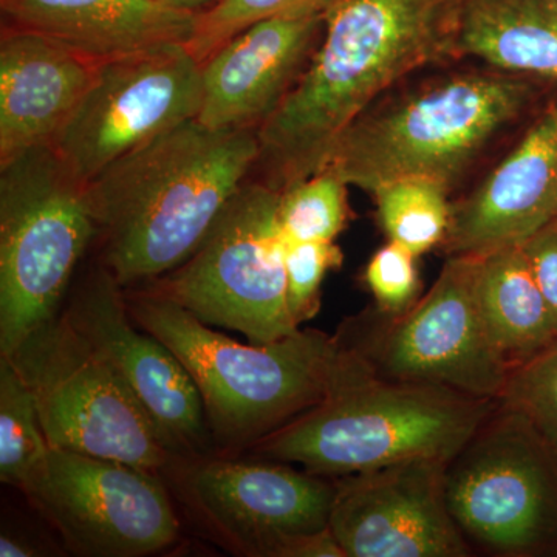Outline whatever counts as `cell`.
<instances>
[{
	"label": "cell",
	"mask_w": 557,
	"mask_h": 557,
	"mask_svg": "<svg viewBox=\"0 0 557 557\" xmlns=\"http://www.w3.org/2000/svg\"><path fill=\"white\" fill-rule=\"evenodd\" d=\"M461 0H330L306 69L258 129L256 182L282 193L325 170L347 127L431 62L456 57Z\"/></svg>",
	"instance_id": "6da1fadb"
},
{
	"label": "cell",
	"mask_w": 557,
	"mask_h": 557,
	"mask_svg": "<svg viewBox=\"0 0 557 557\" xmlns=\"http://www.w3.org/2000/svg\"><path fill=\"white\" fill-rule=\"evenodd\" d=\"M258 159V129H211L197 119L121 157L87 185L102 265L121 287L178 269Z\"/></svg>",
	"instance_id": "7a4b0ae2"
},
{
	"label": "cell",
	"mask_w": 557,
	"mask_h": 557,
	"mask_svg": "<svg viewBox=\"0 0 557 557\" xmlns=\"http://www.w3.org/2000/svg\"><path fill=\"white\" fill-rule=\"evenodd\" d=\"M135 324L171 348L199 388L212 440L256 445L332 394L354 361L338 336L302 330L240 344L149 288L126 298Z\"/></svg>",
	"instance_id": "3957f363"
},
{
	"label": "cell",
	"mask_w": 557,
	"mask_h": 557,
	"mask_svg": "<svg viewBox=\"0 0 557 557\" xmlns=\"http://www.w3.org/2000/svg\"><path fill=\"white\" fill-rule=\"evenodd\" d=\"M497 403L383 379L355 351L346 375L321 405L252 449L267 460L304 465L311 474L329 479L417 458L449 461Z\"/></svg>",
	"instance_id": "277c9868"
},
{
	"label": "cell",
	"mask_w": 557,
	"mask_h": 557,
	"mask_svg": "<svg viewBox=\"0 0 557 557\" xmlns=\"http://www.w3.org/2000/svg\"><path fill=\"white\" fill-rule=\"evenodd\" d=\"M527 81L456 73L373 104L336 141L324 171L373 194L403 178L450 188L530 104Z\"/></svg>",
	"instance_id": "5b68a950"
},
{
	"label": "cell",
	"mask_w": 557,
	"mask_h": 557,
	"mask_svg": "<svg viewBox=\"0 0 557 557\" xmlns=\"http://www.w3.org/2000/svg\"><path fill=\"white\" fill-rule=\"evenodd\" d=\"M97 234L87 185L51 146L0 166V357L58 317Z\"/></svg>",
	"instance_id": "8992f818"
},
{
	"label": "cell",
	"mask_w": 557,
	"mask_h": 557,
	"mask_svg": "<svg viewBox=\"0 0 557 557\" xmlns=\"http://www.w3.org/2000/svg\"><path fill=\"white\" fill-rule=\"evenodd\" d=\"M51 449L159 471L174 454L123 376L65 314L30 333L13 354Z\"/></svg>",
	"instance_id": "52a82bcc"
},
{
	"label": "cell",
	"mask_w": 557,
	"mask_h": 557,
	"mask_svg": "<svg viewBox=\"0 0 557 557\" xmlns=\"http://www.w3.org/2000/svg\"><path fill=\"white\" fill-rule=\"evenodd\" d=\"M281 193L248 180L193 256L150 292L174 300L201 322L269 344L298 332L287 302Z\"/></svg>",
	"instance_id": "ba28073f"
},
{
	"label": "cell",
	"mask_w": 557,
	"mask_h": 557,
	"mask_svg": "<svg viewBox=\"0 0 557 557\" xmlns=\"http://www.w3.org/2000/svg\"><path fill=\"white\" fill-rule=\"evenodd\" d=\"M445 487L469 547L557 556V456L515 410L497 403L446 465Z\"/></svg>",
	"instance_id": "9c48e42d"
},
{
	"label": "cell",
	"mask_w": 557,
	"mask_h": 557,
	"mask_svg": "<svg viewBox=\"0 0 557 557\" xmlns=\"http://www.w3.org/2000/svg\"><path fill=\"white\" fill-rule=\"evenodd\" d=\"M479 258L449 256L426 296L386 322L354 324L338 339L387 380L498 399L509 370L487 338L478 300Z\"/></svg>",
	"instance_id": "30bf717a"
},
{
	"label": "cell",
	"mask_w": 557,
	"mask_h": 557,
	"mask_svg": "<svg viewBox=\"0 0 557 557\" xmlns=\"http://www.w3.org/2000/svg\"><path fill=\"white\" fill-rule=\"evenodd\" d=\"M178 486L190 512L239 555L346 557L330 531L333 479L281 461L199 460Z\"/></svg>",
	"instance_id": "8fae6325"
},
{
	"label": "cell",
	"mask_w": 557,
	"mask_h": 557,
	"mask_svg": "<svg viewBox=\"0 0 557 557\" xmlns=\"http://www.w3.org/2000/svg\"><path fill=\"white\" fill-rule=\"evenodd\" d=\"M201 106V64L186 44H164L102 62L51 148L84 185Z\"/></svg>",
	"instance_id": "7c38bea8"
},
{
	"label": "cell",
	"mask_w": 557,
	"mask_h": 557,
	"mask_svg": "<svg viewBox=\"0 0 557 557\" xmlns=\"http://www.w3.org/2000/svg\"><path fill=\"white\" fill-rule=\"evenodd\" d=\"M22 491L78 555H153L178 537L170 496L148 469L50 448Z\"/></svg>",
	"instance_id": "4fadbf2b"
},
{
	"label": "cell",
	"mask_w": 557,
	"mask_h": 557,
	"mask_svg": "<svg viewBox=\"0 0 557 557\" xmlns=\"http://www.w3.org/2000/svg\"><path fill=\"white\" fill-rule=\"evenodd\" d=\"M449 461L417 458L335 480L330 531L346 557H465L446 500Z\"/></svg>",
	"instance_id": "5bb4252c"
},
{
	"label": "cell",
	"mask_w": 557,
	"mask_h": 557,
	"mask_svg": "<svg viewBox=\"0 0 557 557\" xmlns=\"http://www.w3.org/2000/svg\"><path fill=\"white\" fill-rule=\"evenodd\" d=\"M65 317L123 376L175 457H200L212 442L193 376L170 347L131 322L121 284L98 267L73 296Z\"/></svg>",
	"instance_id": "9a60e30c"
},
{
	"label": "cell",
	"mask_w": 557,
	"mask_h": 557,
	"mask_svg": "<svg viewBox=\"0 0 557 557\" xmlns=\"http://www.w3.org/2000/svg\"><path fill=\"white\" fill-rule=\"evenodd\" d=\"M324 11L256 22L201 64L197 120L211 129H259L287 97L317 49Z\"/></svg>",
	"instance_id": "2e32d148"
},
{
	"label": "cell",
	"mask_w": 557,
	"mask_h": 557,
	"mask_svg": "<svg viewBox=\"0 0 557 557\" xmlns=\"http://www.w3.org/2000/svg\"><path fill=\"white\" fill-rule=\"evenodd\" d=\"M557 218V109L548 110L468 199L453 207L449 256L525 244Z\"/></svg>",
	"instance_id": "e0dca14e"
},
{
	"label": "cell",
	"mask_w": 557,
	"mask_h": 557,
	"mask_svg": "<svg viewBox=\"0 0 557 557\" xmlns=\"http://www.w3.org/2000/svg\"><path fill=\"white\" fill-rule=\"evenodd\" d=\"M104 61L39 33L3 27L0 39V166L51 146Z\"/></svg>",
	"instance_id": "ac0fdd59"
},
{
	"label": "cell",
	"mask_w": 557,
	"mask_h": 557,
	"mask_svg": "<svg viewBox=\"0 0 557 557\" xmlns=\"http://www.w3.org/2000/svg\"><path fill=\"white\" fill-rule=\"evenodd\" d=\"M3 27L61 40L98 61L164 46H188L197 11L164 0H0Z\"/></svg>",
	"instance_id": "d6986e66"
},
{
	"label": "cell",
	"mask_w": 557,
	"mask_h": 557,
	"mask_svg": "<svg viewBox=\"0 0 557 557\" xmlns=\"http://www.w3.org/2000/svg\"><path fill=\"white\" fill-rule=\"evenodd\" d=\"M456 54L557 81V0H461Z\"/></svg>",
	"instance_id": "ffe728a7"
},
{
	"label": "cell",
	"mask_w": 557,
	"mask_h": 557,
	"mask_svg": "<svg viewBox=\"0 0 557 557\" xmlns=\"http://www.w3.org/2000/svg\"><path fill=\"white\" fill-rule=\"evenodd\" d=\"M478 300L483 324L509 372L557 339V322L522 247L479 258Z\"/></svg>",
	"instance_id": "44dd1931"
},
{
	"label": "cell",
	"mask_w": 557,
	"mask_h": 557,
	"mask_svg": "<svg viewBox=\"0 0 557 557\" xmlns=\"http://www.w3.org/2000/svg\"><path fill=\"white\" fill-rule=\"evenodd\" d=\"M449 189L429 178H403L373 193L388 240L421 256L443 244L450 223Z\"/></svg>",
	"instance_id": "7402d4cb"
},
{
	"label": "cell",
	"mask_w": 557,
	"mask_h": 557,
	"mask_svg": "<svg viewBox=\"0 0 557 557\" xmlns=\"http://www.w3.org/2000/svg\"><path fill=\"white\" fill-rule=\"evenodd\" d=\"M49 450L30 387L0 357V479L22 490Z\"/></svg>",
	"instance_id": "603a6c76"
},
{
	"label": "cell",
	"mask_w": 557,
	"mask_h": 557,
	"mask_svg": "<svg viewBox=\"0 0 557 557\" xmlns=\"http://www.w3.org/2000/svg\"><path fill=\"white\" fill-rule=\"evenodd\" d=\"M347 188L335 174L322 171L282 190L278 225L285 242H335L350 214Z\"/></svg>",
	"instance_id": "cb8c5ba5"
},
{
	"label": "cell",
	"mask_w": 557,
	"mask_h": 557,
	"mask_svg": "<svg viewBox=\"0 0 557 557\" xmlns=\"http://www.w3.org/2000/svg\"><path fill=\"white\" fill-rule=\"evenodd\" d=\"M498 403L525 418L557 456V339L509 372Z\"/></svg>",
	"instance_id": "d4e9b609"
},
{
	"label": "cell",
	"mask_w": 557,
	"mask_h": 557,
	"mask_svg": "<svg viewBox=\"0 0 557 557\" xmlns=\"http://www.w3.org/2000/svg\"><path fill=\"white\" fill-rule=\"evenodd\" d=\"M329 3L330 0H218L197 14L188 49L203 64L223 44L256 22L298 11H324Z\"/></svg>",
	"instance_id": "484cf974"
},
{
	"label": "cell",
	"mask_w": 557,
	"mask_h": 557,
	"mask_svg": "<svg viewBox=\"0 0 557 557\" xmlns=\"http://www.w3.org/2000/svg\"><path fill=\"white\" fill-rule=\"evenodd\" d=\"M343 260L335 242H285L288 310L298 327L317 317L322 281Z\"/></svg>",
	"instance_id": "4316f807"
},
{
	"label": "cell",
	"mask_w": 557,
	"mask_h": 557,
	"mask_svg": "<svg viewBox=\"0 0 557 557\" xmlns=\"http://www.w3.org/2000/svg\"><path fill=\"white\" fill-rule=\"evenodd\" d=\"M417 256L395 242L379 249L366 269V284L381 313L399 314L416 304L420 276Z\"/></svg>",
	"instance_id": "83f0119b"
},
{
	"label": "cell",
	"mask_w": 557,
	"mask_h": 557,
	"mask_svg": "<svg viewBox=\"0 0 557 557\" xmlns=\"http://www.w3.org/2000/svg\"><path fill=\"white\" fill-rule=\"evenodd\" d=\"M520 247L557 322V218Z\"/></svg>",
	"instance_id": "f1b7e54d"
},
{
	"label": "cell",
	"mask_w": 557,
	"mask_h": 557,
	"mask_svg": "<svg viewBox=\"0 0 557 557\" xmlns=\"http://www.w3.org/2000/svg\"><path fill=\"white\" fill-rule=\"evenodd\" d=\"M35 549L21 541V539L10 536V534H2L0 536V556L2 557H27L35 556Z\"/></svg>",
	"instance_id": "f546056e"
},
{
	"label": "cell",
	"mask_w": 557,
	"mask_h": 557,
	"mask_svg": "<svg viewBox=\"0 0 557 557\" xmlns=\"http://www.w3.org/2000/svg\"><path fill=\"white\" fill-rule=\"evenodd\" d=\"M164 2L171 3V5L180 7V9H188L199 13V11L214 5L218 0H164Z\"/></svg>",
	"instance_id": "4dcf8cb0"
}]
</instances>
